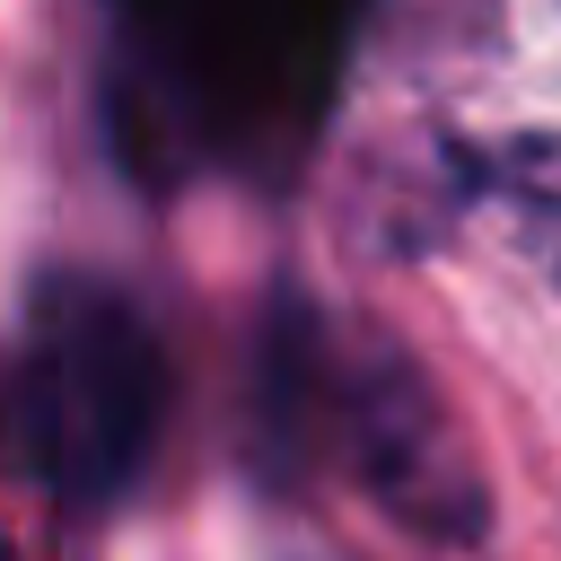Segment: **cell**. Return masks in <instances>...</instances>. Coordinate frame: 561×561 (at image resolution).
Returning <instances> with one entry per match:
<instances>
[{"mask_svg":"<svg viewBox=\"0 0 561 561\" xmlns=\"http://www.w3.org/2000/svg\"><path fill=\"white\" fill-rule=\"evenodd\" d=\"M167 421V359L149 316L96 280V272H53L26 316V438L44 482L70 508H114Z\"/></svg>","mask_w":561,"mask_h":561,"instance_id":"cell-1","label":"cell"},{"mask_svg":"<svg viewBox=\"0 0 561 561\" xmlns=\"http://www.w3.org/2000/svg\"><path fill=\"white\" fill-rule=\"evenodd\" d=\"M289 342L280 351V386H289V430H324L351 473L421 535L438 543H482L491 526V491L473 473V447L456 438L438 386L386 342V333H316L307 307H280Z\"/></svg>","mask_w":561,"mask_h":561,"instance_id":"cell-2","label":"cell"},{"mask_svg":"<svg viewBox=\"0 0 561 561\" xmlns=\"http://www.w3.org/2000/svg\"><path fill=\"white\" fill-rule=\"evenodd\" d=\"M0 561H18V552H9V543H0Z\"/></svg>","mask_w":561,"mask_h":561,"instance_id":"cell-3","label":"cell"}]
</instances>
